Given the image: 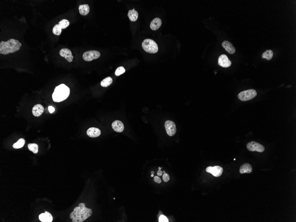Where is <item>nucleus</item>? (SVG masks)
Here are the masks:
<instances>
[{"instance_id": "32", "label": "nucleus", "mask_w": 296, "mask_h": 222, "mask_svg": "<svg viewBox=\"0 0 296 222\" xmlns=\"http://www.w3.org/2000/svg\"><path fill=\"white\" fill-rule=\"evenodd\" d=\"M162 174H163V172L161 170H158L157 172V175L159 176H161V175H162Z\"/></svg>"}, {"instance_id": "24", "label": "nucleus", "mask_w": 296, "mask_h": 222, "mask_svg": "<svg viewBox=\"0 0 296 222\" xmlns=\"http://www.w3.org/2000/svg\"><path fill=\"white\" fill-rule=\"evenodd\" d=\"M28 147L29 150L30 151H32L34 154H36L38 153L39 147H38V145L36 144H29Z\"/></svg>"}, {"instance_id": "27", "label": "nucleus", "mask_w": 296, "mask_h": 222, "mask_svg": "<svg viewBox=\"0 0 296 222\" xmlns=\"http://www.w3.org/2000/svg\"><path fill=\"white\" fill-rule=\"evenodd\" d=\"M126 70L123 67H119L116 70L115 74L116 76H119L123 73H125Z\"/></svg>"}, {"instance_id": "7", "label": "nucleus", "mask_w": 296, "mask_h": 222, "mask_svg": "<svg viewBox=\"0 0 296 222\" xmlns=\"http://www.w3.org/2000/svg\"><path fill=\"white\" fill-rule=\"evenodd\" d=\"M246 147L248 150L251 152L257 151L259 153H262L265 150V147L263 145L253 141L248 143Z\"/></svg>"}, {"instance_id": "6", "label": "nucleus", "mask_w": 296, "mask_h": 222, "mask_svg": "<svg viewBox=\"0 0 296 222\" xmlns=\"http://www.w3.org/2000/svg\"><path fill=\"white\" fill-rule=\"evenodd\" d=\"M100 57V53L98 51L91 50L85 52L82 55V58L85 61L89 62L94 59H97Z\"/></svg>"}, {"instance_id": "21", "label": "nucleus", "mask_w": 296, "mask_h": 222, "mask_svg": "<svg viewBox=\"0 0 296 222\" xmlns=\"http://www.w3.org/2000/svg\"><path fill=\"white\" fill-rule=\"evenodd\" d=\"M112 82H113V80L111 77H107L101 81V85L103 87H108L111 85Z\"/></svg>"}, {"instance_id": "13", "label": "nucleus", "mask_w": 296, "mask_h": 222, "mask_svg": "<svg viewBox=\"0 0 296 222\" xmlns=\"http://www.w3.org/2000/svg\"><path fill=\"white\" fill-rule=\"evenodd\" d=\"M44 111V108L43 105L40 104H36L34 106L32 110V113L35 117H39Z\"/></svg>"}, {"instance_id": "2", "label": "nucleus", "mask_w": 296, "mask_h": 222, "mask_svg": "<svg viewBox=\"0 0 296 222\" xmlns=\"http://www.w3.org/2000/svg\"><path fill=\"white\" fill-rule=\"evenodd\" d=\"M22 45V44L15 39H9L7 41H2L0 43V53L7 55L15 52L20 50Z\"/></svg>"}, {"instance_id": "15", "label": "nucleus", "mask_w": 296, "mask_h": 222, "mask_svg": "<svg viewBox=\"0 0 296 222\" xmlns=\"http://www.w3.org/2000/svg\"><path fill=\"white\" fill-rule=\"evenodd\" d=\"M222 46L225 48L226 51L230 54H234L235 49L231 43L228 41H224L222 43Z\"/></svg>"}, {"instance_id": "23", "label": "nucleus", "mask_w": 296, "mask_h": 222, "mask_svg": "<svg viewBox=\"0 0 296 222\" xmlns=\"http://www.w3.org/2000/svg\"><path fill=\"white\" fill-rule=\"evenodd\" d=\"M25 142V141L24 139H23V138H20L17 142L14 143L13 146V148H14V149H20V148L23 147Z\"/></svg>"}, {"instance_id": "28", "label": "nucleus", "mask_w": 296, "mask_h": 222, "mask_svg": "<svg viewBox=\"0 0 296 222\" xmlns=\"http://www.w3.org/2000/svg\"><path fill=\"white\" fill-rule=\"evenodd\" d=\"M159 222H168V220L167 218L164 215H161L160 216L159 219Z\"/></svg>"}, {"instance_id": "31", "label": "nucleus", "mask_w": 296, "mask_h": 222, "mask_svg": "<svg viewBox=\"0 0 296 222\" xmlns=\"http://www.w3.org/2000/svg\"><path fill=\"white\" fill-rule=\"evenodd\" d=\"M48 110H49V112H50L51 114H52V113H54V111H55V108H54L53 107H52V106H49V107H48Z\"/></svg>"}, {"instance_id": "17", "label": "nucleus", "mask_w": 296, "mask_h": 222, "mask_svg": "<svg viewBox=\"0 0 296 222\" xmlns=\"http://www.w3.org/2000/svg\"><path fill=\"white\" fill-rule=\"evenodd\" d=\"M161 24L162 21L161 19L159 18H156L152 20L150 23V28L153 30H156L161 26Z\"/></svg>"}, {"instance_id": "12", "label": "nucleus", "mask_w": 296, "mask_h": 222, "mask_svg": "<svg viewBox=\"0 0 296 222\" xmlns=\"http://www.w3.org/2000/svg\"><path fill=\"white\" fill-rule=\"evenodd\" d=\"M113 130L118 133H121L124 131V126L123 123L120 121L116 120L112 124Z\"/></svg>"}, {"instance_id": "25", "label": "nucleus", "mask_w": 296, "mask_h": 222, "mask_svg": "<svg viewBox=\"0 0 296 222\" xmlns=\"http://www.w3.org/2000/svg\"><path fill=\"white\" fill-rule=\"evenodd\" d=\"M62 28L59 24H57L54 26L52 29L53 34L55 35L59 36L62 33Z\"/></svg>"}, {"instance_id": "5", "label": "nucleus", "mask_w": 296, "mask_h": 222, "mask_svg": "<svg viewBox=\"0 0 296 222\" xmlns=\"http://www.w3.org/2000/svg\"><path fill=\"white\" fill-rule=\"evenodd\" d=\"M256 91L253 89H249L241 92L238 94L239 99L242 101H246L251 100L256 96Z\"/></svg>"}, {"instance_id": "20", "label": "nucleus", "mask_w": 296, "mask_h": 222, "mask_svg": "<svg viewBox=\"0 0 296 222\" xmlns=\"http://www.w3.org/2000/svg\"><path fill=\"white\" fill-rule=\"evenodd\" d=\"M128 17L131 22H135L137 20L138 17V12L133 8L130 10L128 13Z\"/></svg>"}, {"instance_id": "35", "label": "nucleus", "mask_w": 296, "mask_h": 222, "mask_svg": "<svg viewBox=\"0 0 296 222\" xmlns=\"http://www.w3.org/2000/svg\"><path fill=\"white\" fill-rule=\"evenodd\" d=\"M154 174H152V175H151V177H154Z\"/></svg>"}, {"instance_id": "8", "label": "nucleus", "mask_w": 296, "mask_h": 222, "mask_svg": "<svg viewBox=\"0 0 296 222\" xmlns=\"http://www.w3.org/2000/svg\"><path fill=\"white\" fill-rule=\"evenodd\" d=\"M165 126L167 133L168 136H173L175 135L177 131V128L176 125L173 121L170 120L167 121L165 122Z\"/></svg>"}, {"instance_id": "11", "label": "nucleus", "mask_w": 296, "mask_h": 222, "mask_svg": "<svg viewBox=\"0 0 296 222\" xmlns=\"http://www.w3.org/2000/svg\"><path fill=\"white\" fill-rule=\"evenodd\" d=\"M59 55L67 59L69 62H71L73 61L74 57L72 56V52L68 48H62L59 51Z\"/></svg>"}, {"instance_id": "29", "label": "nucleus", "mask_w": 296, "mask_h": 222, "mask_svg": "<svg viewBox=\"0 0 296 222\" xmlns=\"http://www.w3.org/2000/svg\"><path fill=\"white\" fill-rule=\"evenodd\" d=\"M163 179L164 182H167L170 181V176L167 173H164L163 175Z\"/></svg>"}, {"instance_id": "14", "label": "nucleus", "mask_w": 296, "mask_h": 222, "mask_svg": "<svg viewBox=\"0 0 296 222\" xmlns=\"http://www.w3.org/2000/svg\"><path fill=\"white\" fill-rule=\"evenodd\" d=\"M101 131L98 128L91 127L87 130V134L91 138H97L101 134Z\"/></svg>"}, {"instance_id": "33", "label": "nucleus", "mask_w": 296, "mask_h": 222, "mask_svg": "<svg viewBox=\"0 0 296 222\" xmlns=\"http://www.w3.org/2000/svg\"><path fill=\"white\" fill-rule=\"evenodd\" d=\"M151 173H152V174H154V171L151 172Z\"/></svg>"}, {"instance_id": "4", "label": "nucleus", "mask_w": 296, "mask_h": 222, "mask_svg": "<svg viewBox=\"0 0 296 222\" xmlns=\"http://www.w3.org/2000/svg\"><path fill=\"white\" fill-rule=\"evenodd\" d=\"M142 47L145 51L149 53H156L158 51L157 44L154 41L151 39L145 40L142 43Z\"/></svg>"}, {"instance_id": "3", "label": "nucleus", "mask_w": 296, "mask_h": 222, "mask_svg": "<svg viewBox=\"0 0 296 222\" xmlns=\"http://www.w3.org/2000/svg\"><path fill=\"white\" fill-rule=\"evenodd\" d=\"M70 92L68 87L65 84H61L57 87L53 93L52 99L55 102H62L68 98Z\"/></svg>"}, {"instance_id": "9", "label": "nucleus", "mask_w": 296, "mask_h": 222, "mask_svg": "<svg viewBox=\"0 0 296 222\" xmlns=\"http://www.w3.org/2000/svg\"><path fill=\"white\" fill-rule=\"evenodd\" d=\"M206 172L211 173L215 177H219L223 174V168L219 166H209L206 168Z\"/></svg>"}, {"instance_id": "10", "label": "nucleus", "mask_w": 296, "mask_h": 222, "mask_svg": "<svg viewBox=\"0 0 296 222\" xmlns=\"http://www.w3.org/2000/svg\"><path fill=\"white\" fill-rule=\"evenodd\" d=\"M218 64L219 66L223 68H228L231 65V62L226 55L223 54L219 58Z\"/></svg>"}, {"instance_id": "36", "label": "nucleus", "mask_w": 296, "mask_h": 222, "mask_svg": "<svg viewBox=\"0 0 296 222\" xmlns=\"http://www.w3.org/2000/svg\"><path fill=\"white\" fill-rule=\"evenodd\" d=\"M163 173H164H164H165V171H164L163 172Z\"/></svg>"}, {"instance_id": "30", "label": "nucleus", "mask_w": 296, "mask_h": 222, "mask_svg": "<svg viewBox=\"0 0 296 222\" xmlns=\"http://www.w3.org/2000/svg\"><path fill=\"white\" fill-rule=\"evenodd\" d=\"M154 181L155 182L157 183L160 184L161 182V179L158 176H155V177H154Z\"/></svg>"}, {"instance_id": "22", "label": "nucleus", "mask_w": 296, "mask_h": 222, "mask_svg": "<svg viewBox=\"0 0 296 222\" xmlns=\"http://www.w3.org/2000/svg\"><path fill=\"white\" fill-rule=\"evenodd\" d=\"M274 53L271 50H267L263 53L262 57L263 59H266L267 60H270L273 57Z\"/></svg>"}, {"instance_id": "19", "label": "nucleus", "mask_w": 296, "mask_h": 222, "mask_svg": "<svg viewBox=\"0 0 296 222\" xmlns=\"http://www.w3.org/2000/svg\"><path fill=\"white\" fill-rule=\"evenodd\" d=\"M79 9L80 14L82 16H86L90 12V7L87 4L80 5Z\"/></svg>"}, {"instance_id": "1", "label": "nucleus", "mask_w": 296, "mask_h": 222, "mask_svg": "<svg viewBox=\"0 0 296 222\" xmlns=\"http://www.w3.org/2000/svg\"><path fill=\"white\" fill-rule=\"evenodd\" d=\"M92 214L91 209L87 208L85 204L80 203L79 206L74 208L70 215L72 222H82L87 219Z\"/></svg>"}, {"instance_id": "18", "label": "nucleus", "mask_w": 296, "mask_h": 222, "mask_svg": "<svg viewBox=\"0 0 296 222\" xmlns=\"http://www.w3.org/2000/svg\"><path fill=\"white\" fill-rule=\"evenodd\" d=\"M240 173L241 174L244 173H250L252 172V168L251 165L248 163L243 164L240 168Z\"/></svg>"}, {"instance_id": "34", "label": "nucleus", "mask_w": 296, "mask_h": 222, "mask_svg": "<svg viewBox=\"0 0 296 222\" xmlns=\"http://www.w3.org/2000/svg\"><path fill=\"white\" fill-rule=\"evenodd\" d=\"M161 167H159V168H158V170H161Z\"/></svg>"}, {"instance_id": "26", "label": "nucleus", "mask_w": 296, "mask_h": 222, "mask_svg": "<svg viewBox=\"0 0 296 222\" xmlns=\"http://www.w3.org/2000/svg\"><path fill=\"white\" fill-rule=\"evenodd\" d=\"M62 29H65L70 25V22L67 19H63L59 23Z\"/></svg>"}, {"instance_id": "16", "label": "nucleus", "mask_w": 296, "mask_h": 222, "mask_svg": "<svg viewBox=\"0 0 296 222\" xmlns=\"http://www.w3.org/2000/svg\"><path fill=\"white\" fill-rule=\"evenodd\" d=\"M39 218L40 221L42 222H52L53 220L52 215L47 212L40 214Z\"/></svg>"}]
</instances>
